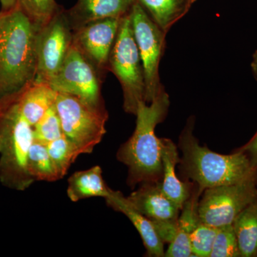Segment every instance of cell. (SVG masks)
Returning <instances> with one entry per match:
<instances>
[{
	"label": "cell",
	"instance_id": "obj_1",
	"mask_svg": "<svg viewBox=\"0 0 257 257\" xmlns=\"http://www.w3.org/2000/svg\"><path fill=\"white\" fill-rule=\"evenodd\" d=\"M170 98L164 90L150 104L140 101L137 110L136 127L126 143L119 147L117 160L128 168L127 184L159 182L163 174L162 143L155 128L166 117Z\"/></svg>",
	"mask_w": 257,
	"mask_h": 257
},
{
	"label": "cell",
	"instance_id": "obj_2",
	"mask_svg": "<svg viewBox=\"0 0 257 257\" xmlns=\"http://www.w3.org/2000/svg\"><path fill=\"white\" fill-rule=\"evenodd\" d=\"M37 33L20 7L0 14V99L18 94L33 82Z\"/></svg>",
	"mask_w": 257,
	"mask_h": 257
},
{
	"label": "cell",
	"instance_id": "obj_3",
	"mask_svg": "<svg viewBox=\"0 0 257 257\" xmlns=\"http://www.w3.org/2000/svg\"><path fill=\"white\" fill-rule=\"evenodd\" d=\"M194 119L191 117L179 138V146L182 152L181 170L194 181L199 189L238 183L257 177L246 153L241 150L225 155L201 146L193 135Z\"/></svg>",
	"mask_w": 257,
	"mask_h": 257
},
{
	"label": "cell",
	"instance_id": "obj_4",
	"mask_svg": "<svg viewBox=\"0 0 257 257\" xmlns=\"http://www.w3.org/2000/svg\"><path fill=\"white\" fill-rule=\"evenodd\" d=\"M18 94L0 99V182L7 188L23 192L35 182L28 167L35 135L20 110Z\"/></svg>",
	"mask_w": 257,
	"mask_h": 257
},
{
	"label": "cell",
	"instance_id": "obj_5",
	"mask_svg": "<svg viewBox=\"0 0 257 257\" xmlns=\"http://www.w3.org/2000/svg\"><path fill=\"white\" fill-rule=\"evenodd\" d=\"M108 69L116 76L122 88L124 111L136 114L139 103L145 101L146 87L130 13L120 20L119 30L109 55Z\"/></svg>",
	"mask_w": 257,
	"mask_h": 257
},
{
	"label": "cell",
	"instance_id": "obj_6",
	"mask_svg": "<svg viewBox=\"0 0 257 257\" xmlns=\"http://www.w3.org/2000/svg\"><path fill=\"white\" fill-rule=\"evenodd\" d=\"M55 107L64 135L79 147L82 155L91 154L106 134L109 114L76 96L57 93Z\"/></svg>",
	"mask_w": 257,
	"mask_h": 257
},
{
	"label": "cell",
	"instance_id": "obj_7",
	"mask_svg": "<svg viewBox=\"0 0 257 257\" xmlns=\"http://www.w3.org/2000/svg\"><path fill=\"white\" fill-rule=\"evenodd\" d=\"M130 18L143 64L146 87L145 101L150 104L165 90L161 84L159 68L167 33L153 21L138 0L130 10Z\"/></svg>",
	"mask_w": 257,
	"mask_h": 257
},
{
	"label": "cell",
	"instance_id": "obj_8",
	"mask_svg": "<svg viewBox=\"0 0 257 257\" xmlns=\"http://www.w3.org/2000/svg\"><path fill=\"white\" fill-rule=\"evenodd\" d=\"M101 74L73 42L60 70L49 84L56 92L76 96L92 106L105 107L101 93Z\"/></svg>",
	"mask_w": 257,
	"mask_h": 257
},
{
	"label": "cell",
	"instance_id": "obj_9",
	"mask_svg": "<svg viewBox=\"0 0 257 257\" xmlns=\"http://www.w3.org/2000/svg\"><path fill=\"white\" fill-rule=\"evenodd\" d=\"M256 177L205 189L198 206L200 220L215 227L232 224L236 216L257 199Z\"/></svg>",
	"mask_w": 257,
	"mask_h": 257
},
{
	"label": "cell",
	"instance_id": "obj_10",
	"mask_svg": "<svg viewBox=\"0 0 257 257\" xmlns=\"http://www.w3.org/2000/svg\"><path fill=\"white\" fill-rule=\"evenodd\" d=\"M74 30L67 12L62 9L37 31V69L33 82H50L60 70L72 43Z\"/></svg>",
	"mask_w": 257,
	"mask_h": 257
},
{
	"label": "cell",
	"instance_id": "obj_11",
	"mask_svg": "<svg viewBox=\"0 0 257 257\" xmlns=\"http://www.w3.org/2000/svg\"><path fill=\"white\" fill-rule=\"evenodd\" d=\"M120 20H96L74 30V43L101 73L108 69L109 55L119 30Z\"/></svg>",
	"mask_w": 257,
	"mask_h": 257
},
{
	"label": "cell",
	"instance_id": "obj_12",
	"mask_svg": "<svg viewBox=\"0 0 257 257\" xmlns=\"http://www.w3.org/2000/svg\"><path fill=\"white\" fill-rule=\"evenodd\" d=\"M126 199L136 210L151 220L178 219L180 209L166 197L157 182L142 184Z\"/></svg>",
	"mask_w": 257,
	"mask_h": 257
},
{
	"label": "cell",
	"instance_id": "obj_13",
	"mask_svg": "<svg viewBox=\"0 0 257 257\" xmlns=\"http://www.w3.org/2000/svg\"><path fill=\"white\" fill-rule=\"evenodd\" d=\"M137 0H78L67 11L73 30L86 24L108 18H123Z\"/></svg>",
	"mask_w": 257,
	"mask_h": 257
},
{
	"label": "cell",
	"instance_id": "obj_14",
	"mask_svg": "<svg viewBox=\"0 0 257 257\" xmlns=\"http://www.w3.org/2000/svg\"><path fill=\"white\" fill-rule=\"evenodd\" d=\"M105 200L109 207L123 213L131 221L143 239L148 256H165L164 243L157 235L152 221L136 210L122 193L112 190Z\"/></svg>",
	"mask_w": 257,
	"mask_h": 257
},
{
	"label": "cell",
	"instance_id": "obj_15",
	"mask_svg": "<svg viewBox=\"0 0 257 257\" xmlns=\"http://www.w3.org/2000/svg\"><path fill=\"white\" fill-rule=\"evenodd\" d=\"M163 174L157 182L164 194L182 209L184 203L190 197V183L182 182L176 175V166L180 162L177 146L169 139H161Z\"/></svg>",
	"mask_w": 257,
	"mask_h": 257
},
{
	"label": "cell",
	"instance_id": "obj_16",
	"mask_svg": "<svg viewBox=\"0 0 257 257\" xmlns=\"http://www.w3.org/2000/svg\"><path fill=\"white\" fill-rule=\"evenodd\" d=\"M197 185L195 190L192 192L190 197L184 203L182 212L177 220V231L175 239L170 243L165 256H193L191 248L190 236L200 221L198 206L199 195L202 193Z\"/></svg>",
	"mask_w": 257,
	"mask_h": 257
},
{
	"label": "cell",
	"instance_id": "obj_17",
	"mask_svg": "<svg viewBox=\"0 0 257 257\" xmlns=\"http://www.w3.org/2000/svg\"><path fill=\"white\" fill-rule=\"evenodd\" d=\"M57 92L48 83L32 82L18 94L20 110L32 126L55 104Z\"/></svg>",
	"mask_w": 257,
	"mask_h": 257
},
{
	"label": "cell",
	"instance_id": "obj_18",
	"mask_svg": "<svg viewBox=\"0 0 257 257\" xmlns=\"http://www.w3.org/2000/svg\"><path fill=\"white\" fill-rule=\"evenodd\" d=\"M111 191L104 182L102 170L98 165L74 172L67 181V196L73 202L94 197L106 199Z\"/></svg>",
	"mask_w": 257,
	"mask_h": 257
},
{
	"label": "cell",
	"instance_id": "obj_19",
	"mask_svg": "<svg viewBox=\"0 0 257 257\" xmlns=\"http://www.w3.org/2000/svg\"><path fill=\"white\" fill-rule=\"evenodd\" d=\"M150 18L164 32L187 14L197 0H138Z\"/></svg>",
	"mask_w": 257,
	"mask_h": 257
},
{
	"label": "cell",
	"instance_id": "obj_20",
	"mask_svg": "<svg viewBox=\"0 0 257 257\" xmlns=\"http://www.w3.org/2000/svg\"><path fill=\"white\" fill-rule=\"evenodd\" d=\"M241 257H257V199L236 216L233 222Z\"/></svg>",
	"mask_w": 257,
	"mask_h": 257
},
{
	"label": "cell",
	"instance_id": "obj_21",
	"mask_svg": "<svg viewBox=\"0 0 257 257\" xmlns=\"http://www.w3.org/2000/svg\"><path fill=\"white\" fill-rule=\"evenodd\" d=\"M28 167L35 181L52 182L62 179L47 145L35 140L29 151Z\"/></svg>",
	"mask_w": 257,
	"mask_h": 257
},
{
	"label": "cell",
	"instance_id": "obj_22",
	"mask_svg": "<svg viewBox=\"0 0 257 257\" xmlns=\"http://www.w3.org/2000/svg\"><path fill=\"white\" fill-rule=\"evenodd\" d=\"M47 147L62 179L67 175L71 165L77 157L82 155L79 147L64 135L51 142Z\"/></svg>",
	"mask_w": 257,
	"mask_h": 257
},
{
	"label": "cell",
	"instance_id": "obj_23",
	"mask_svg": "<svg viewBox=\"0 0 257 257\" xmlns=\"http://www.w3.org/2000/svg\"><path fill=\"white\" fill-rule=\"evenodd\" d=\"M18 6L30 19L37 31L60 9L55 0H18Z\"/></svg>",
	"mask_w": 257,
	"mask_h": 257
},
{
	"label": "cell",
	"instance_id": "obj_24",
	"mask_svg": "<svg viewBox=\"0 0 257 257\" xmlns=\"http://www.w3.org/2000/svg\"><path fill=\"white\" fill-rule=\"evenodd\" d=\"M33 128L35 140L46 145L64 136L55 104L51 106L42 119L33 126Z\"/></svg>",
	"mask_w": 257,
	"mask_h": 257
},
{
	"label": "cell",
	"instance_id": "obj_25",
	"mask_svg": "<svg viewBox=\"0 0 257 257\" xmlns=\"http://www.w3.org/2000/svg\"><path fill=\"white\" fill-rule=\"evenodd\" d=\"M218 227L205 224L200 220L190 236L193 256H210Z\"/></svg>",
	"mask_w": 257,
	"mask_h": 257
},
{
	"label": "cell",
	"instance_id": "obj_26",
	"mask_svg": "<svg viewBox=\"0 0 257 257\" xmlns=\"http://www.w3.org/2000/svg\"><path fill=\"white\" fill-rule=\"evenodd\" d=\"M211 257L240 256L237 240L232 224L218 227Z\"/></svg>",
	"mask_w": 257,
	"mask_h": 257
},
{
	"label": "cell",
	"instance_id": "obj_27",
	"mask_svg": "<svg viewBox=\"0 0 257 257\" xmlns=\"http://www.w3.org/2000/svg\"><path fill=\"white\" fill-rule=\"evenodd\" d=\"M151 220V219H150ZM177 220H151L155 231L163 243H170L177 231Z\"/></svg>",
	"mask_w": 257,
	"mask_h": 257
},
{
	"label": "cell",
	"instance_id": "obj_28",
	"mask_svg": "<svg viewBox=\"0 0 257 257\" xmlns=\"http://www.w3.org/2000/svg\"><path fill=\"white\" fill-rule=\"evenodd\" d=\"M247 155L251 166L257 170V133L245 146L240 149Z\"/></svg>",
	"mask_w": 257,
	"mask_h": 257
},
{
	"label": "cell",
	"instance_id": "obj_29",
	"mask_svg": "<svg viewBox=\"0 0 257 257\" xmlns=\"http://www.w3.org/2000/svg\"><path fill=\"white\" fill-rule=\"evenodd\" d=\"M0 4H1V13H8L18 6V0H0Z\"/></svg>",
	"mask_w": 257,
	"mask_h": 257
},
{
	"label": "cell",
	"instance_id": "obj_30",
	"mask_svg": "<svg viewBox=\"0 0 257 257\" xmlns=\"http://www.w3.org/2000/svg\"><path fill=\"white\" fill-rule=\"evenodd\" d=\"M251 70L255 77H257V50L253 53L251 63Z\"/></svg>",
	"mask_w": 257,
	"mask_h": 257
},
{
	"label": "cell",
	"instance_id": "obj_31",
	"mask_svg": "<svg viewBox=\"0 0 257 257\" xmlns=\"http://www.w3.org/2000/svg\"><path fill=\"white\" fill-rule=\"evenodd\" d=\"M0 14H1V12H0Z\"/></svg>",
	"mask_w": 257,
	"mask_h": 257
},
{
	"label": "cell",
	"instance_id": "obj_32",
	"mask_svg": "<svg viewBox=\"0 0 257 257\" xmlns=\"http://www.w3.org/2000/svg\"><path fill=\"white\" fill-rule=\"evenodd\" d=\"M256 77V79H257V77Z\"/></svg>",
	"mask_w": 257,
	"mask_h": 257
}]
</instances>
